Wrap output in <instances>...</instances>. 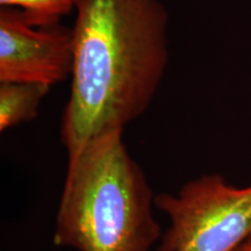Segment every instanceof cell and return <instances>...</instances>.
<instances>
[{
	"mask_svg": "<svg viewBox=\"0 0 251 251\" xmlns=\"http://www.w3.org/2000/svg\"><path fill=\"white\" fill-rule=\"evenodd\" d=\"M75 13L70 97L61 120L68 158L144 114L169 59L162 0H76Z\"/></svg>",
	"mask_w": 251,
	"mask_h": 251,
	"instance_id": "obj_1",
	"label": "cell"
},
{
	"mask_svg": "<svg viewBox=\"0 0 251 251\" xmlns=\"http://www.w3.org/2000/svg\"><path fill=\"white\" fill-rule=\"evenodd\" d=\"M153 206L124 130L106 131L68 158L52 242L77 251H150L163 234Z\"/></svg>",
	"mask_w": 251,
	"mask_h": 251,
	"instance_id": "obj_2",
	"label": "cell"
},
{
	"mask_svg": "<svg viewBox=\"0 0 251 251\" xmlns=\"http://www.w3.org/2000/svg\"><path fill=\"white\" fill-rule=\"evenodd\" d=\"M155 207L169 219L157 251H235L251 236V185L234 186L220 175L157 194Z\"/></svg>",
	"mask_w": 251,
	"mask_h": 251,
	"instance_id": "obj_3",
	"label": "cell"
},
{
	"mask_svg": "<svg viewBox=\"0 0 251 251\" xmlns=\"http://www.w3.org/2000/svg\"><path fill=\"white\" fill-rule=\"evenodd\" d=\"M62 19H40L24 9L0 8V83L51 87L71 77L74 27Z\"/></svg>",
	"mask_w": 251,
	"mask_h": 251,
	"instance_id": "obj_4",
	"label": "cell"
},
{
	"mask_svg": "<svg viewBox=\"0 0 251 251\" xmlns=\"http://www.w3.org/2000/svg\"><path fill=\"white\" fill-rule=\"evenodd\" d=\"M49 89L35 83H0V131L34 120Z\"/></svg>",
	"mask_w": 251,
	"mask_h": 251,
	"instance_id": "obj_5",
	"label": "cell"
},
{
	"mask_svg": "<svg viewBox=\"0 0 251 251\" xmlns=\"http://www.w3.org/2000/svg\"><path fill=\"white\" fill-rule=\"evenodd\" d=\"M76 0H0V6L24 9L40 19H62L75 12Z\"/></svg>",
	"mask_w": 251,
	"mask_h": 251,
	"instance_id": "obj_6",
	"label": "cell"
},
{
	"mask_svg": "<svg viewBox=\"0 0 251 251\" xmlns=\"http://www.w3.org/2000/svg\"><path fill=\"white\" fill-rule=\"evenodd\" d=\"M235 251H251V236L249 238H247V240L244 241V242Z\"/></svg>",
	"mask_w": 251,
	"mask_h": 251,
	"instance_id": "obj_7",
	"label": "cell"
}]
</instances>
